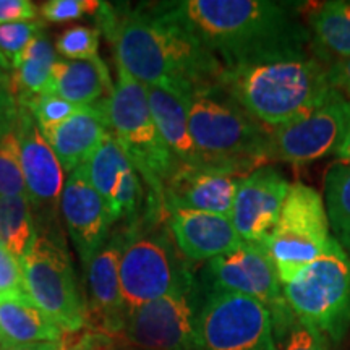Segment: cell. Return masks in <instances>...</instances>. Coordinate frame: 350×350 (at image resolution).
Listing matches in <instances>:
<instances>
[{"label":"cell","mask_w":350,"mask_h":350,"mask_svg":"<svg viewBox=\"0 0 350 350\" xmlns=\"http://www.w3.org/2000/svg\"><path fill=\"white\" fill-rule=\"evenodd\" d=\"M291 183L273 165H261L240 183L230 221L242 242L265 243L274 229Z\"/></svg>","instance_id":"17"},{"label":"cell","mask_w":350,"mask_h":350,"mask_svg":"<svg viewBox=\"0 0 350 350\" xmlns=\"http://www.w3.org/2000/svg\"><path fill=\"white\" fill-rule=\"evenodd\" d=\"M0 294H26L20 261L0 245Z\"/></svg>","instance_id":"35"},{"label":"cell","mask_w":350,"mask_h":350,"mask_svg":"<svg viewBox=\"0 0 350 350\" xmlns=\"http://www.w3.org/2000/svg\"><path fill=\"white\" fill-rule=\"evenodd\" d=\"M64 331L28 294H0V336L3 349L59 342Z\"/></svg>","instance_id":"23"},{"label":"cell","mask_w":350,"mask_h":350,"mask_svg":"<svg viewBox=\"0 0 350 350\" xmlns=\"http://www.w3.org/2000/svg\"><path fill=\"white\" fill-rule=\"evenodd\" d=\"M122 230L126 242L119 275L126 313L198 281L161 222L139 221Z\"/></svg>","instance_id":"6"},{"label":"cell","mask_w":350,"mask_h":350,"mask_svg":"<svg viewBox=\"0 0 350 350\" xmlns=\"http://www.w3.org/2000/svg\"><path fill=\"white\" fill-rule=\"evenodd\" d=\"M125 242V232H116L85 266L88 295V301L85 304V327L107 336L116 345L124 329L126 314L119 275L120 256Z\"/></svg>","instance_id":"15"},{"label":"cell","mask_w":350,"mask_h":350,"mask_svg":"<svg viewBox=\"0 0 350 350\" xmlns=\"http://www.w3.org/2000/svg\"><path fill=\"white\" fill-rule=\"evenodd\" d=\"M10 85V75H0V88Z\"/></svg>","instance_id":"42"},{"label":"cell","mask_w":350,"mask_h":350,"mask_svg":"<svg viewBox=\"0 0 350 350\" xmlns=\"http://www.w3.org/2000/svg\"><path fill=\"white\" fill-rule=\"evenodd\" d=\"M198 282L203 292H232L260 301L269 312L274 338L297 319L284 297L273 260L261 243L243 242L234 250L209 260Z\"/></svg>","instance_id":"10"},{"label":"cell","mask_w":350,"mask_h":350,"mask_svg":"<svg viewBox=\"0 0 350 350\" xmlns=\"http://www.w3.org/2000/svg\"><path fill=\"white\" fill-rule=\"evenodd\" d=\"M16 133L20 139L21 170H23L26 196L31 204L38 230L57 227L60 198L65 187V170L47 139L44 138L36 119L28 107L18 104Z\"/></svg>","instance_id":"14"},{"label":"cell","mask_w":350,"mask_h":350,"mask_svg":"<svg viewBox=\"0 0 350 350\" xmlns=\"http://www.w3.org/2000/svg\"><path fill=\"white\" fill-rule=\"evenodd\" d=\"M18 104L29 109L42 133L60 125L80 109L55 94H39L36 98L23 100V103Z\"/></svg>","instance_id":"32"},{"label":"cell","mask_w":350,"mask_h":350,"mask_svg":"<svg viewBox=\"0 0 350 350\" xmlns=\"http://www.w3.org/2000/svg\"><path fill=\"white\" fill-rule=\"evenodd\" d=\"M36 237V222L26 195L0 198V245L20 261Z\"/></svg>","instance_id":"27"},{"label":"cell","mask_w":350,"mask_h":350,"mask_svg":"<svg viewBox=\"0 0 350 350\" xmlns=\"http://www.w3.org/2000/svg\"><path fill=\"white\" fill-rule=\"evenodd\" d=\"M46 28L42 20L18 21V23L0 25V54L12 65L21 55L29 42Z\"/></svg>","instance_id":"31"},{"label":"cell","mask_w":350,"mask_h":350,"mask_svg":"<svg viewBox=\"0 0 350 350\" xmlns=\"http://www.w3.org/2000/svg\"><path fill=\"white\" fill-rule=\"evenodd\" d=\"M326 80L332 90L350 100V57L326 65Z\"/></svg>","instance_id":"37"},{"label":"cell","mask_w":350,"mask_h":350,"mask_svg":"<svg viewBox=\"0 0 350 350\" xmlns=\"http://www.w3.org/2000/svg\"><path fill=\"white\" fill-rule=\"evenodd\" d=\"M284 297L301 323L339 344L350 327V256L332 237L327 250L291 281Z\"/></svg>","instance_id":"7"},{"label":"cell","mask_w":350,"mask_h":350,"mask_svg":"<svg viewBox=\"0 0 350 350\" xmlns=\"http://www.w3.org/2000/svg\"><path fill=\"white\" fill-rule=\"evenodd\" d=\"M60 213L85 268L111 237L112 227L106 201L91 185L85 164L72 170L65 180Z\"/></svg>","instance_id":"18"},{"label":"cell","mask_w":350,"mask_h":350,"mask_svg":"<svg viewBox=\"0 0 350 350\" xmlns=\"http://www.w3.org/2000/svg\"><path fill=\"white\" fill-rule=\"evenodd\" d=\"M148 103L156 129L180 164H206L188 125V96L161 86H146Z\"/></svg>","instance_id":"21"},{"label":"cell","mask_w":350,"mask_h":350,"mask_svg":"<svg viewBox=\"0 0 350 350\" xmlns=\"http://www.w3.org/2000/svg\"><path fill=\"white\" fill-rule=\"evenodd\" d=\"M55 62V44H52L51 38L42 31L26 46L12 67L10 90L16 103L46 93Z\"/></svg>","instance_id":"25"},{"label":"cell","mask_w":350,"mask_h":350,"mask_svg":"<svg viewBox=\"0 0 350 350\" xmlns=\"http://www.w3.org/2000/svg\"><path fill=\"white\" fill-rule=\"evenodd\" d=\"M0 350H62V345L59 342H47V344H36V345H26V347H10V349H0Z\"/></svg>","instance_id":"40"},{"label":"cell","mask_w":350,"mask_h":350,"mask_svg":"<svg viewBox=\"0 0 350 350\" xmlns=\"http://www.w3.org/2000/svg\"><path fill=\"white\" fill-rule=\"evenodd\" d=\"M167 229L188 262L209 261L243 243L230 217L214 213L174 209L169 213Z\"/></svg>","instance_id":"19"},{"label":"cell","mask_w":350,"mask_h":350,"mask_svg":"<svg viewBox=\"0 0 350 350\" xmlns=\"http://www.w3.org/2000/svg\"><path fill=\"white\" fill-rule=\"evenodd\" d=\"M86 174L94 190L107 201L111 198L113 187L125 170L133 167L129 154H126L119 139L111 130L106 131L93 154L88 159Z\"/></svg>","instance_id":"28"},{"label":"cell","mask_w":350,"mask_h":350,"mask_svg":"<svg viewBox=\"0 0 350 350\" xmlns=\"http://www.w3.org/2000/svg\"><path fill=\"white\" fill-rule=\"evenodd\" d=\"M245 174L213 164H178L164 185L167 216L174 209H193L230 217Z\"/></svg>","instance_id":"16"},{"label":"cell","mask_w":350,"mask_h":350,"mask_svg":"<svg viewBox=\"0 0 350 350\" xmlns=\"http://www.w3.org/2000/svg\"><path fill=\"white\" fill-rule=\"evenodd\" d=\"M325 208L332 237L350 256V163L339 161L326 172Z\"/></svg>","instance_id":"26"},{"label":"cell","mask_w":350,"mask_h":350,"mask_svg":"<svg viewBox=\"0 0 350 350\" xmlns=\"http://www.w3.org/2000/svg\"><path fill=\"white\" fill-rule=\"evenodd\" d=\"M191 350H278L269 312L252 297L203 292Z\"/></svg>","instance_id":"11"},{"label":"cell","mask_w":350,"mask_h":350,"mask_svg":"<svg viewBox=\"0 0 350 350\" xmlns=\"http://www.w3.org/2000/svg\"><path fill=\"white\" fill-rule=\"evenodd\" d=\"M339 161L342 163H350V100H349V107H347V124H345V131H344V138L342 143H340L338 152L334 154Z\"/></svg>","instance_id":"39"},{"label":"cell","mask_w":350,"mask_h":350,"mask_svg":"<svg viewBox=\"0 0 350 350\" xmlns=\"http://www.w3.org/2000/svg\"><path fill=\"white\" fill-rule=\"evenodd\" d=\"M349 100L331 88L319 103L269 133V161L304 165L336 154L347 124Z\"/></svg>","instance_id":"13"},{"label":"cell","mask_w":350,"mask_h":350,"mask_svg":"<svg viewBox=\"0 0 350 350\" xmlns=\"http://www.w3.org/2000/svg\"><path fill=\"white\" fill-rule=\"evenodd\" d=\"M165 10L216 57L222 67L308 51V28L295 3L271 0H182Z\"/></svg>","instance_id":"2"},{"label":"cell","mask_w":350,"mask_h":350,"mask_svg":"<svg viewBox=\"0 0 350 350\" xmlns=\"http://www.w3.org/2000/svg\"><path fill=\"white\" fill-rule=\"evenodd\" d=\"M39 8L31 0H0V25L39 20Z\"/></svg>","instance_id":"36"},{"label":"cell","mask_w":350,"mask_h":350,"mask_svg":"<svg viewBox=\"0 0 350 350\" xmlns=\"http://www.w3.org/2000/svg\"><path fill=\"white\" fill-rule=\"evenodd\" d=\"M26 195L16 125L0 135V198Z\"/></svg>","instance_id":"29"},{"label":"cell","mask_w":350,"mask_h":350,"mask_svg":"<svg viewBox=\"0 0 350 350\" xmlns=\"http://www.w3.org/2000/svg\"><path fill=\"white\" fill-rule=\"evenodd\" d=\"M0 68H2L5 73H12V65L3 59L2 54H0Z\"/></svg>","instance_id":"41"},{"label":"cell","mask_w":350,"mask_h":350,"mask_svg":"<svg viewBox=\"0 0 350 350\" xmlns=\"http://www.w3.org/2000/svg\"><path fill=\"white\" fill-rule=\"evenodd\" d=\"M306 28L313 55L323 65L350 57V2H323L308 13Z\"/></svg>","instance_id":"24"},{"label":"cell","mask_w":350,"mask_h":350,"mask_svg":"<svg viewBox=\"0 0 350 350\" xmlns=\"http://www.w3.org/2000/svg\"><path fill=\"white\" fill-rule=\"evenodd\" d=\"M274 339L278 350H329L325 336L304 325L299 318Z\"/></svg>","instance_id":"34"},{"label":"cell","mask_w":350,"mask_h":350,"mask_svg":"<svg viewBox=\"0 0 350 350\" xmlns=\"http://www.w3.org/2000/svg\"><path fill=\"white\" fill-rule=\"evenodd\" d=\"M203 300L200 282L139 306L125 314L119 350H191Z\"/></svg>","instance_id":"12"},{"label":"cell","mask_w":350,"mask_h":350,"mask_svg":"<svg viewBox=\"0 0 350 350\" xmlns=\"http://www.w3.org/2000/svg\"><path fill=\"white\" fill-rule=\"evenodd\" d=\"M100 31L90 26H72L55 39V51L65 60L91 59L98 55Z\"/></svg>","instance_id":"30"},{"label":"cell","mask_w":350,"mask_h":350,"mask_svg":"<svg viewBox=\"0 0 350 350\" xmlns=\"http://www.w3.org/2000/svg\"><path fill=\"white\" fill-rule=\"evenodd\" d=\"M217 85L269 130L308 111L331 90L326 67L308 51L224 67Z\"/></svg>","instance_id":"3"},{"label":"cell","mask_w":350,"mask_h":350,"mask_svg":"<svg viewBox=\"0 0 350 350\" xmlns=\"http://www.w3.org/2000/svg\"><path fill=\"white\" fill-rule=\"evenodd\" d=\"M187 103L191 137L204 163L248 175L269 161L271 130L221 86L195 90Z\"/></svg>","instance_id":"4"},{"label":"cell","mask_w":350,"mask_h":350,"mask_svg":"<svg viewBox=\"0 0 350 350\" xmlns=\"http://www.w3.org/2000/svg\"><path fill=\"white\" fill-rule=\"evenodd\" d=\"M18 119V103L12 94L10 85L0 88V135L13 129Z\"/></svg>","instance_id":"38"},{"label":"cell","mask_w":350,"mask_h":350,"mask_svg":"<svg viewBox=\"0 0 350 350\" xmlns=\"http://www.w3.org/2000/svg\"><path fill=\"white\" fill-rule=\"evenodd\" d=\"M26 294L62 331L85 329V301L64 242L51 230H38L20 258Z\"/></svg>","instance_id":"8"},{"label":"cell","mask_w":350,"mask_h":350,"mask_svg":"<svg viewBox=\"0 0 350 350\" xmlns=\"http://www.w3.org/2000/svg\"><path fill=\"white\" fill-rule=\"evenodd\" d=\"M331 240L323 196L305 183H292L278 222L262 243L281 282H288L321 256Z\"/></svg>","instance_id":"9"},{"label":"cell","mask_w":350,"mask_h":350,"mask_svg":"<svg viewBox=\"0 0 350 350\" xmlns=\"http://www.w3.org/2000/svg\"><path fill=\"white\" fill-rule=\"evenodd\" d=\"M113 83L106 62L99 55L81 60L57 59L51 83L44 94H55L77 107H85L106 99Z\"/></svg>","instance_id":"22"},{"label":"cell","mask_w":350,"mask_h":350,"mask_svg":"<svg viewBox=\"0 0 350 350\" xmlns=\"http://www.w3.org/2000/svg\"><path fill=\"white\" fill-rule=\"evenodd\" d=\"M0 349H3V339H2V336H0Z\"/></svg>","instance_id":"43"},{"label":"cell","mask_w":350,"mask_h":350,"mask_svg":"<svg viewBox=\"0 0 350 350\" xmlns=\"http://www.w3.org/2000/svg\"><path fill=\"white\" fill-rule=\"evenodd\" d=\"M117 83L106 99H100L107 129L116 135L131 164L143 178L148 200L165 211L164 185L180 164L165 146L152 120L146 86L117 67Z\"/></svg>","instance_id":"5"},{"label":"cell","mask_w":350,"mask_h":350,"mask_svg":"<svg viewBox=\"0 0 350 350\" xmlns=\"http://www.w3.org/2000/svg\"><path fill=\"white\" fill-rule=\"evenodd\" d=\"M0 75H8V73H5L2 68H0Z\"/></svg>","instance_id":"44"},{"label":"cell","mask_w":350,"mask_h":350,"mask_svg":"<svg viewBox=\"0 0 350 350\" xmlns=\"http://www.w3.org/2000/svg\"><path fill=\"white\" fill-rule=\"evenodd\" d=\"M99 0H47L39 7V15L49 23H68L85 16H96Z\"/></svg>","instance_id":"33"},{"label":"cell","mask_w":350,"mask_h":350,"mask_svg":"<svg viewBox=\"0 0 350 350\" xmlns=\"http://www.w3.org/2000/svg\"><path fill=\"white\" fill-rule=\"evenodd\" d=\"M94 20L112 44L117 67L144 86L190 96L219 83L222 64L165 10L164 3L131 7L100 2Z\"/></svg>","instance_id":"1"},{"label":"cell","mask_w":350,"mask_h":350,"mask_svg":"<svg viewBox=\"0 0 350 350\" xmlns=\"http://www.w3.org/2000/svg\"><path fill=\"white\" fill-rule=\"evenodd\" d=\"M107 130L103 106L98 100L91 106L80 107L72 117L42 135L59 157L65 172H72L88 163Z\"/></svg>","instance_id":"20"}]
</instances>
